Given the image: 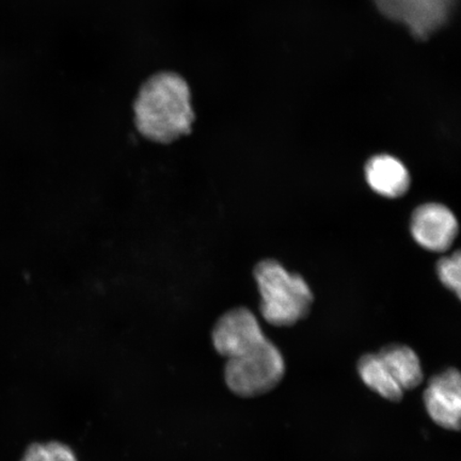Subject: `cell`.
Returning a JSON list of instances; mask_svg holds the SVG:
<instances>
[{
    "instance_id": "ba28073f",
    "label": "cell",
    "mask_w": 461,
    "mask_h": 461,
    "mask_svg": "<svg viewBox=\"0 0 461 461\" xmlns=\"http://www.w3.org/2000/svg\"><path fill=\"white\" fill-rule=\"evenodd\" d=\"M377 356L403 392L416 389L423 383L424 375L419 357L408 346L390 344L384 346Z\"/></svg>"
},
{
    "instance_id": "8992f818",
    "label": "cell",
    "mask_w": 461,
    "mask_h": 461,
    "mask_svg": "<svg viewBox=\"0 0 461 461\" xmlns=\"http://www.w3.org/2000/svg\"><path fill=\"white\" fill-rule=\"evenodd\" d=\"M424 403L436 424L449 430L460 429L461 378L456 368H448L429 380Z\"/></svg>"
},
{
    "instance_id": "277c9868",
    "label": "cell",
    "mask_w": 461,
    "mask_h": 461,
    "mask_svg": "<svg viewBox=\"0 0 461 461\" xmlns=\"http://www.w3.org/2000/svg\"><path fill=\"white\" fill-rule=\"evenodd\" d=\"M389 19L402 23L414 37L426 39L447 21L455 0H375Z\"/></svg>"
},
{
    "instance_id": "6da1fadb",
    "label": "cell",
    "mask_w": 461,
    "mask_h": 461,
    "mask_svg": "<svg viewBox=\"0 0 461 461\" xmlns=\"http://www.w3.org/2000/svg\"><path fill=\"white\" fill-rule=\"evenodd\" d=\"M216 351L227 358L224 380L229 389L240 397L267 394L285 376L284 356L261 328L230 334Z\"/></svg>"
},
{
    "instance_id": "9c48e42d",
    "label": "cell",
    "mask_w": 461,
    "mask_h": 461,
    "mask_svg": "<svg viewBox=\"0 0 461 461\" xmlns=\"http://www.w3.org/2000/svg\"><path fill=\"white\" fill-rule=\"evenodd\" d=\"M358 372L363 383L384 399L391 402L402 400L403 391L391 376L377 354L362 356L358 362Z\"/></svg>"
},
{
    "instance_id": "7a4b0ae2",
    "label": "cell",
    "mask_w": 461,
    "mask_h": 461,
    "mask_svg": "<svg viewBox=\"0 0 461 461\" xmlns=\"http://www.w3.org/2000/svg\"><path fill=\"white\" fill-rule=\"evenodd\" d=\"M138 131L147 140L171 143L193 130L192 95L180 75L165 72L148 79L134 104Z\"/></svg>"
},
{
    "instance_id": "5b68a950",
    "label": "cell",
    "mask_w": 461,
    "mask_h": 461,
    "mask_svg": "<svg viewBox=\"0 0 461 461\" xmlns=\"http://www.w3.org/2000/svg\"><path fill=\"white\" fill-rule=\"evenodd\" d=\"M412 238L424 249L445 252L456 240L458 221L447 206L440 203H425L413 211L411 219Z\"/></svg>"
},
{
    "instance_id": "3957f363",
    "label": "cell",
    "mask_w": 461,
    "mask_h": 461,
    "mask_svg": "<svg viewBox=\"0 0 461 461\" xmlns=\"http://www.w3.org/2000/svg\"><path fill=\"white\" fill-rule=\"evenodd\" d=\"M261 310L270 325H295L310 312L314 301L312 291L301 275L288 273L276 259L267 258L255 268Z\"/></svg>"
},
{
    "instance_id": "8fae6325",
    "label": "cell",
    "mask_w": 461,
    "mask_h": 461,
    "mask_svg": "<svg viewBox=\"0 0 461 461\" xmlns=\"http://www.w3.org/2000/svg\"><path fill=\"white\" fill-rule=\"evenodd\" d=\"M437 274L442 285L449 291L461 297V255L460 251L453 253V256L442 258L437 263Z\"/></svg>"
},
{
    "instance_id": "52a82bcc",
    "label": "cell",
    "mask_w": 461,
    "mask_h": 461,
    "mask_svg": "<svg viewBox=\"0 0 461 461\" xmlns=\"http://www.w3.org/2000/svg\"><path fill=\"white\" fill-rule=\"evenodd\" d=\"M365 171L368 186L384 198L402 197L411 187V177L406 166L391 155H375L367 160Z\"/></svg>"
},
{
    "instance_id": "30bf717a",
    "label": "cell",
    "mask_w": 461,
    "mask_h": 461,
    "mask_svg": "<svg viewBox=\"0 0 461 461\" xmlns=\"http://www.w3.org/2000/svg\"><path fill=\"white\" fill-rule=\"evenodd\" d=\"M21 461H78L73 449L65 443H32Z\"/></svg>"
}]
</instances>
